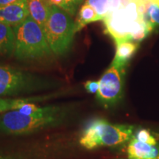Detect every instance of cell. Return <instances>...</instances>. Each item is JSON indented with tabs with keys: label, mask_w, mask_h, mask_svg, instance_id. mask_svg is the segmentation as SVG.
<instances>
[{
	"label": "cell",
	"mask_w": 159,
	"mask_h": 159,
	"mask_svg": "<svg viewBox=\"0 0 159 159\" xmlns=\"http://www.w3.org/2000/svg\"><path fill=\"white\" fill-rule=\"evenodd\" d=\"M66 111L58 106L39 108L33 114H25L16 109L0 114V134H25L58 124Z\"/></svg>",
	"instance_id": "1"
},
{
	"label": "cell",
	"mask_w": 159,
	"mask_h": 159,
	"mask_svg": "<svg viewBox=\"0 0 159 159\" xmlns=\"http://www.w3.org/2000/svg\"><path fill=\"white\" fill-rule=\"evenodd\" d=\"M13 29L15 36L13 55L17 59L35 61L53 55L42 27L30 16Z\"/></svg>",
	"instance_id": "2"
},
{
	"label": "cell",
	"mask_w": 159,
	"mask_h": 159,
	"mask_svg": "<svg viewBox=\"0 0 159 159\" xmlns=\"http://www.w3.org/2000/svg\"><path fill=\"white\" fill-rule=\"evenodd\" d=\"M134 127L111 124L104 119L91 120L83 129L79 143L86 150L123 144L133 136Z\"/></svg>",
	"instance_id": "3"
},
{
	"label": "cell",
	"mask_w": 159,
	"mask_h": 159,
	"mask_svg": "<svg viewBox=\"0 0 159 159\" xmlns=\"http://www.w3.org/2000/svg\"><path fill=\"white\" fill-rule=\"evenodd\" d=\"M43 31L53 54L58 56L69 51L76 33L72 17L54 5L52 6Z\"/></svg>",
	"instance_id": "4"
},
{
	"label": "cell",
	"mask_w": 159,
	"mask_h": 159,
	"mask_svg": "<svg viewBox=\"0 0 159 159\" xmlns=\"http://www.w3.org/2000/svg\"><path fill=\"white\" fill-rule=\"evenodd\" d=\"M138 20H143L142 15L139 11L138 2L136 0H130L126 6L109 13L103 21L106 33L116 43L123 41H131V30L135 21Z\"/></svg>",
	"instance_id": "5"
},
{
	"label": "cell",
	"mask_w": 159,
	"mask_h": 159,
	"mask_svg": "<svg viewBox=\"0 0 159 159\" xmlns=\"http://www.w3.org/2000/svg\"><path fill=\"white\" fill-rule=\"evenodd\" d=\"M39 86V80L33 75L8 66H0V97L30 92Z\"/></svg>",
	"instance_id": "6"
},
{
	"label": "cell",
	"mask_w": 159,
	"mask_h": 159,
	"mask_svg": "<svg viewBox=\"0 0 159 159\" xmlns=\"http://www.w3.org/2000/svg\"><path fill=\"white\" fill-rule=\"evenodd\" d=\"M125 72L124 69L111 65L99 80L97 97L105 107L116 105L122 98Z\"/></svg>",
	"instance_id": "7"
},
{
	"label": "cell",
	"mask_w": 159,
	"mask_h": 159,
	"mask_svg": "<svg viewBox=\"0 0 159 159\" xmlns=\"http://www.w3.org/2000/svg\"><path fill=\"white\" fill-rule=\"evenodd\" d=\"M28 16L27 0L0 7V24L14 27Z\"/></svg>",
	"instance_id": "8"
},
{
	"label": "cell",
	"mask_w": 159,
	"mask_h": 159,
	"mask_svg": "<svg viewBox=\"0 0 159 159\" xmlns=\"http://www.w3.org/2000/svg\"><path fill=\"white\" fill-rule=\"evenodd\" d=\"M128 155L130 159H156L159 151L156 145L140 142L133 137L128 145Z\"/></svg>",
	"instance_id": "9"
},
{
	"label": "cell",
	"mask_w": 159,
	"mask_h": 159,
	"mask_svg": "<svg viewBox=\"0 0 159 159\" xmlns=\"http://www.w3.org/2000/svg\"><path fill=\"white\" fill-rule=\"evenodd\" d=\"M52 6L49 0H27L29 16L43 30L50 15Z\"/></svg>",
	"instance_id": "10"
},
{
	"label": "cell",
	"mask_w": 159,
	"mask_h": 159,
	"mask_svg": "<svg viewBox=\"0 0 159 159\" xmlns=\"http://www.w3.org/2000/svg\"><path fill=\"white\" fill-rule=\"evenodd\" d=\"M116 55L111 65L125 70L129 61L138 49L139 43L132 41H123L116 43Z\"/></svg>",
	"instance_id": "11"
},
{
	"label": "cell",
	"mask_w": 159,
	"mask_h": 159,
	"mask_svg": "<svg viewBox=\"0 0 159 159\" xmlns=\"http://www.w3.org/2000/svg\"><path fill=\"white\" fill-rule=\"evenodd\" d=\"M15 36L13 27L0 24V56H9L13 54Z\"/></svg>",
	"instance_id": "12"
},
{
	"label": "cell",
	"mask_w": 159,
	"mask_h": 159,
	"mask_svg": "<svg viewBox=\"0 0 159 159\" xmlns=\"http://www.w3.org/2000/svg\"><path fill=\"white\" fill-rule=\"evenodd\" d=\"M50 96L42 97H25V98H16V99H3L0 98V114L7 112V111L16 110L23 106L24 105L28 102H35L39 101H43L45 99L50 98Z\"/></svg>",
	"instance_id": "13"
},
{
	"label": "cell",
	"mask_w": 159,
	"mask_h": 159,
	"mask_svg": "<svg viewBox=\"0 0 159 159\" xmlns=\"http://www.w3.org/2000/svg\"><path fill=\"white\" fill-rule=\"evenodd\" d=\"M100 20L101 19L97 15L95 10L90 5L84 4L80 10L76 21H75V33L82 30L88 24Z\"/></svg>",
	"instance_id": "14"
},
{
	"label": "cell",
	"mask_w": 159,
	"mask_h": 159,
	"mask_svg": "<svg viewBox=\"0 0 159 159\" xmlns=\"http://www.w3.org/2000/svg\"><path fill=\"white\" fill-rule=\"evenodd\" d=\"M110 1L111 0H86L85 4L92 7L101 20H104L108 14Z\"/></svg>",
	"instance_id": "15"
},
{
	"label": "cell",
	"mask_w": 159,
	"mask_h": 159,
	"mask_svg": "<svg viewBox=\"0 0 159 159\" xmlns=\"http://www.w3.org/2000/svg\"><path fill=\"white\" fill-rule=\"evenodd\" d=\"M52 5L56 6L73 17L76 13L77 6L72 0H49Z\"/></svg>",
	"instance_id": "16"
},
{
	"label": "cell",
	"mask_w": 159,
	"mask_h": 159,
	"mask_svg": "<svg viewBox=\"0 0 159 159\" xmlns=\"http://www.w3.org/2000/svg\"><path fill=\"white\" fill-rule=\"evenodd\" d=\"M134 137L136 139H138L139 141H140V142L147 143V144L151 145H156L157 143L156 139H155V137L152 136V134L146 129L139 130Z\"/></svg>",
	"instance_id": "17"
},
{
	"label": "cell",
	"mask_w": 159,
	"mask_h": 159,
	"mask_svg": "<svg viewBox=\"0 0 159 159\" xmlns=\"http://www.w3.org/2000/svg\"><path fill=\"white\" fill-rule=\"evenodd\" d=\"M84 87L85 90L90 94H97L99 90V81L88 80L84 83Z\"/></svg>",
	"instance_id": "18"
},
{
	"label": "cell",
	"mask_w": 159,
	"mask_h": 159,
	"mask_svg": "<svg viewBox=\"0 0 159 159\" xmlns=\"http://www.w3.org/2000/svg\"><path fill=\"white\" fill-rule=\"evenodd\" d=\"M121 7V0H111L110 1V7H109V13L118 10Z\"/></svg>",
	"instance_id": "19"
},
{
	"label": "cell",
	"mask_w": 159,
	"mask_h": 159,
	"mask_svg": "<svg viewBox=\"0 0 159 159\" xmlns=\"http://www.w3.org/2000/svg\"><path fill=\"white\" fill-rule=\"evenodd\" d=\"M20 1H23V0H0V7L1 6L11 5V4L18 2Z\"/></svg>",
	"instance_id": "20"
},
{
	"label": "cell",
	"mask_w": 159,
	"mask_h": 159,
	"mask_svg": "<svg viewBox=\"0 0 159 159\" xmlns=\"http://www.w3.org/2000/svg\"><path fill=\"white\" fill-rule=\"evenodd\" d=\"M0 159H13L10 156L4 154V153H0Z\"/></svg>",
	"instance_id": "21"
},
{
	"label": "cell",
	"mask_w": 159,
	"mask_h": 159,
	"mask_svg": "<svg viewBox=\"0 0 159 159\" xmlns=\"http://www.w3.org/2000/svg\"><path fill=\"white\" fill-rule=\"evenodd\" d=\"M73 2H74V3L75 4V5H76L77 7H78V6L80 5L81 3L83 2V0H72Z\"/></svg>",
	"instance_id": "22"
},
{
	"label": "cell",
	"mask_w": 159,
	"mask_h": 159,
	"mask_svg": "<svg viewBox=\"0 0 159 159\" xmlns=\"http://www.w3.org/2000/svg\"><path fill=\"white\" fill-rule=\"evenodd\" d=\"M157 159H159V156H158V158H157Z\"/></svg>",
	"instance_id": "23"
},
{
	"label": "cell",
	"mask_w": 159,
	"mask_h": 159,
	"mask_svg": "<svg viewBox=\"0 0 159 159\" xmlns=\"http://www.w3.org/2000/svg\"><path fill=\"white\" fill-rule=\"evenodd\" d=\"M129 159H130V158H129Z\"/></svg>",
	"instance_id": "24"
}]
</instances>
